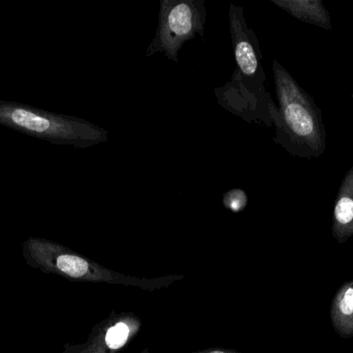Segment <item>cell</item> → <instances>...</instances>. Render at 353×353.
I'll list each match as a JSON object with an SVG mask.
<instances>
[{
    "label": "cell",
    "mask_w": 353,
    "mask_h": 353,
    "mask_svg": "<svg viewBox=\"0 0 353 353\" xmlns=\"http://www.w3.org/2000/svg\"><path fill=\"white\" fill-rule=\"evenodd\" d=\"M223 205L232 213H241L246 209L248 204V197L244 190L234 189L223 195Z\"/></svg>",
    "instance_id": "obj_10"
},
{
    "label": "cell",
    "mask_w": 353,
    "mask_h": 353,
    "mask_svg": "<svg viewBox=\"0 0 353 353\" xmlns=\"http://www.w3.org/2000/svg\"><path fill=\"white\" fill-rule=\"evenodd\" d=\"M187 353H245L236 352V350H225V348H209V350H199V352H192Z\"/></svg>",
    "instance_id": "obj_11"
},
{
    "label": "cell",
    "mask_w": 353,
    "mask_h": 353,
    "mask_svg": "<svg viewBox=\"0 0 353 353\" xmlns=\"http://www.w3.org/2000/svg\"><path fill=\"white\" fill-rule=\"evenodd\" d=\"M136 353H150L149 352V350L148 348H145L144 350H142V352H136Z\"/></svg>",
    "instance_id": "obj_12"
},
{
    "label": "cell",
    "mask_w": 353,
    "mask_h": 353,
    "mask_svg": "<svg viewBox=\"0 0 353 353\" xmlns=\"http://www.w3.org/2000/svg\"><path fill=\"white\" fill-rule=\"evenodd\" d=\"M142 327L136 313L113 311L92 327L86 341L66 344L60 353H120L136 339Z\"/></svg>",
    "instance_id": "obj_6"
},
{
    "label": "cell",
    "mask_w": 353,
    "mask_h": 353,
    "mask_svg": "<svg viewBox=\"0 0 353 353\" xmlns=\"http://www.w3.org/2000/svg\"><path fill=\"white\" fill-rule=\"evenodd\" d=\"M228 16L236 68L230 82L215 89L218 103L250 124L273 126L278 107L265 89L259 39L247 25L244 8L230 4Z\"/></svg>",
    "instance_id": "obj_1"
},
{
    "label": "cell",
    "mask_w": 353,
    "mask_h": 353,
    "mask_svg": "<svg viewBox=\"0 0 353 353\" xmlns=\"http://www.w3.org/2000/svg\"><path fill=\"white\" fill-rule=\"evenodd\" d=\"M331 321L340 337H353V280L344 283L334 296Z\"/></svg>",
    "instance_id": "obj_9"
},
{
    "label": "cell",
    "mask_w": 353,
    "mask_h": 353,
    "mask_svg": "<svg viewBox=\"0 0 353 353\" xmlns=\"http://www.w3.org/2000/svg\"><path fill=\"white\" fill-rule=\"evenodd\" d=\"M272 3L302 22L332 29L331 15L321 0H272Z\"/></svg>",
    "instance_id": "obj_8"
},
{
    "label": "cell",
    "mask_w": 353,
    "mask_h": 353,
    "mask_svg": "<svg viewBox=\"0 0 353 353\" xmlns=\"http://www.w3.org/2000/svg\"><path fill=\"white\" fill-rule=\"evenodd\" d=\"M22 254L25 263L32 269L59 276L70 281L130 286L152 292L169 287L184 278L176 275L161 278L123 275L45 238H29L25 240L22 245Z\"/></svg>",
    "instance_id": "obj_3"
},
{
    "label": "cell",
    "mask_w": 353,
    "mask_h": 353,
    "mask_svg": "<svg viewBox=\"0 0 353 353\" xmlns=\"http://www.w3.org/2000/svg\"><path fill=\"white\" fill-rule=\"evenodd\" d=\"M332 232L339 244L353 236V166L344 175L336 197Z\"/></svg>",
    "instance_id": "obj_7"
},
{
    "label": "cell",
    "mask_w": 353,
    "mask_h": 353,
    "mask_svg": "<svg viewBox=\"0 0 353 353\" xmlns=\"http://www.w3.org/2000/svg\"><path fill=\"white\" fill-rule=\"evenodd\" d=\"M205 17L203 0H163L157 35L145 55L163 52L167 58L178 62L183 45L197 35L203 37Z\"/></svg>",
    "instance_id": "obj_5"
},
{
    "label": "cell",
    "mask_w": 353,
    "mask_h": 353,
    "mask_svg": "<svg viewBox=\"0 0 353 353\" xmlns=\"http://www.w3.org/2000/svg\"><path fill=\"white\" fill-rule=\"evenodd\" d=\"M273 74L279 103L274 140L294 157H321L327 136L321 108L277 59L273 60Z\"/></svg>",
    "instance_id": "obj_2"
},
{
    "label": "cell",
    "mask_w": 353,
    "mask_h": 353,
    "mask_svg": "<svg viewBox=\"0 0 353 353\" xmlns=\"http://www.w3.org/2000/svg\"><path fill=\"white\" fill-rule=\"evenodd\" d=\"M0 124L53 144L88 149L107 142L105 128L74 116L52 113L30 106L0 101Z\"/></svg>",
    "instance_id": "obj_4"
}]
</instances>
